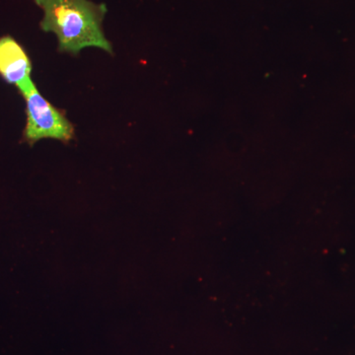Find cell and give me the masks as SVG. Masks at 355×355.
I'll list each match as a JSON object with an SVG mask.
<instances>
[{
	"instance_id": "6da1fadb",
	"label": "cell",
	"mask_w": 355,
	"mask_h": 355,
	"mask_svg": "<svg viewBox=\"0 0 355 355\" xmlns=\"http://www.w3.org/2000/svg\"><path fill=\"white\" fill-rule=\"evenodd\" d=\"M44 12L42 30L58 37V50L77 55L85 48L113 53L103 31L105 4L90 0H35Z\"/></svg>"
},
{
	"instance_id": "3957f363",
	"label": "cell",
	"mask_w": 355,
	"mask_h": 355,
	"mask_svg": "<svg viewBox=\"0 0 355 355\" xmlns=\"http://www.w3.org/2000/svg\"><path fill=\"white\" fill-rule=\"evenodd\" d=\"M32 64L24 49L11 37L0 39V74L18 88L31 81Z\"/></svg>"
},
{
	"instance_id": "7a4b0ae2",
	"label": "cell",
	"mask_w": 355,
	"mask_h": 355,
	"mask_svg": "<svg viewBox=\"0 0 355 355\" xmlns=\"http://www.w3.org/2000/svg\"><path fill=\"white\" fill-rule=\"evenodd\" d=\"M27 105V125L24 137L30 144L43 139L69 141L73 139L74 128L62 112L44 99L33 81L19 89Z\"/></svg>"
}]
</instances>
